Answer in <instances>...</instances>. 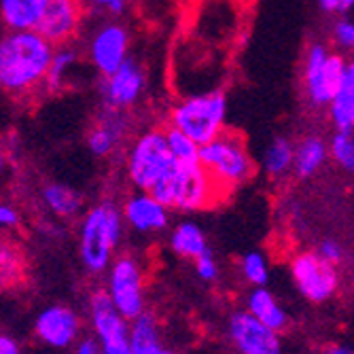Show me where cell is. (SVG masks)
Returning a JSON list of instances; mask_svg holds the SVG:
<instances>
[{
	"mask_svg": "<svg viewBox=\"0 0 354 354\" xmlns=\"http://www.w3.org/2000/svg\"><path fill=\"white\" fill-rule=\"evenodd\" d=\"M53 55L55 45L41 32L7 30L0 39V85L13 98L45 89Z\"/></svg>",
	"mask_w": 354,
	"mask_h": 354,
	"instance_id": "1",
	"label": "cell"
},
{
	"mask_svg": "<svg viewBox=\"0 0 354 354\" xmlns=\"http://www.w3.org/2000/svg\"><path fill=\"white\" fill-rule=\"evenodd\" d=\"M123 212L111 202L93 206L81 221L79 254L87 272L100 274L113 266V252L123 236Z\"/></svg>",
	"mask_w": 354,
	"mask_h": 354,
	"instance_id": "2",
	"label": "cell"
},
{
	"mask_svg": "<svg viewBox=\"0 0 354 354\" xmlns=\"http://www.w3.org/2000/svg\"><path fill=\"white\" fill-rule=\"evenodd\" d=\"M227 98L221 89L187 95L170 111V125L191 136L200 147L225 132Z\"/></svg>",
	"mask_w": 354,
	"mask_h": 354,
	"instance_id": "3",
	"label": "cell"
},
{
	"mask_svg": "<svg viewBox=\"0 0 354 354\" xmlns=\"http://www.w3.org/2000/svg\"><path fill=\"white\" fill-rule=\"evenodd\" d=\"M221 191L223 189L214 183V178L208 174V170L202 164H191V166L176 164V168L151 193L168 208L193 212L216 204Z\"/></svg>",
	"mask_w": 354,
	"mask_h": 354,
	"instance_id": "4",
	"label": "cell"
},
{
	"mask_svg": "<svg viewBox=\"0 0 354 354\" xmlns=\"http://www.w3.org/2000/svg\"><path fill=\"white\" fill-rule=\"evenodd\" d=\"M200 164L223 191H232L254 174V162L240 134L225 130L214 140L202 145Z\"/></svg>",
	"mask_w": 354,
	"mask_h": 354,
	"instance_id": "5",
	"label": "cell"
},
{
	"mask_svg": "<svg viewBox=\"0 0 354 354\" xmlns=\"http://www.w3.org/2000/svg\"><path fill=\"white\" fill-rule=\"evenodd\" d=\"M176 162L172 157L166 130L142 132L127 151L125 172L138 191H153L172 170Z\"/></svg>",
	"mask_w": 354,
	"mask_h": 354,
	"instance_id": "6",
	"label": "cell"
},
{
	"mask_svg": "<svg viewBox=\"0 0 354 354\" xmlns=\"http://www.w3.org/2000/svg\"><path fill=\"white\" fill-rule=\"evenodd\" d=\"M346 68L348 62L339 53H331L323 43H314L308 49L304 64V85L312 106L329 109L344 83Z\"/></svg>",
	"mask_w": 354,
	"mask_h": 354,
	"instance_id": "7",
	"label": "cell"
},
{
	"mask_svg": "<svg viewBox=\"0 0 354 354\" xmlns=\"http://www.w3.org/2000/svg\"><path fill=\"white\" fill-rule=\"evenodd\" d=\"M89 318L102 354H132L130 320L115 308L106 291L93 293L89 301Z\"/></svg>",
	"mask_w": 354,
	"mask_h": 354,
	"instance_id": "8",
	"label": "cell"
},
{
	"mask_svg": "<svg viewBox=\"0 0 354 354\" xmlns=\"http://www.w3.org/2000/svg\"><path fill=\"white\" fill-rule=\"evenodd\" d=\"M106 293L115 308L130 320L145 314V278L140 263L130 254H123L111 266Z\"/></svg>",
	"mask_w": 354,
	"mask_h": 354,
	"instance_id": "9",
	"label": "cell"
},
{
	"mask_svg": "<svg viewBox=\"0 0 354 354\" xmlns=\"http://www.w3.org/2000/svg\"><path fill=\"white\" fill-rule=\"evenodd\" d=\"M87 55L91 66L102 77L113 75L130 59V32L119 21H104L93 30Z\"/></svg>",
	"mask_w": 354,
	"mask_h": 354,
	"instance_id": "10",
	"label": "cell"
},
{
	"mask_svg": "<svg viewBox=\"0 0 354 354\" xmlns=\"http://www.w3.org/2000/svg\"><path fill=\"white\" fill-rule=\"evenodd\" d=\"M291 274L299 293L314 304L327 301L337 288L335 268L327 263L318 252L297 254L291 263Z\"/></svg>",
	"mask_w": 354,
	"mask_h": 354,
	"instance_id": "11",
	"label": "cell"
},
{
	"mask_svg": "<svg viewBox=\"0 0 354 354\" xmlns=\"http://www.w3.org/2000/svg\"><path fill=\"white\" fill-rule=\"evenodd\" d=\"M147 89V75L136 59H127L121 68L113 75L104 77L102 83V102L104 109L113 111H127L138 104Z\"/></svg>",
	"mask_w": 354,
	"mask_h": 354,
	"instance_id": "12",
	"label": "cell"
},
{
	"mask_svg": "<svg viewBox=\"0 0 354 354\" xmlns=\"http://www.w3.org/2000/svg\"><path fill=\"white\" fill-rule=\"evenodd\" d=\"M85 11V0H49L37 26V32L55 47L73 45L77 39Z\"/></svg>",
	"mask_w": 354,
	"mask_h": 354,
	"instance_id": "13",
	"label": "cell"
},
{
	"mask_svg": "<svg viewBox=\"0 0 354 354\" xmlns=\"http://www.w3.org/2000/svg\"><path fill=\"white\" fill-rule=\"evenodd\" d=\"M227 331L240 354H282L278 331L257 320L248 310L230 318Z\"/></svg>",
	"mask_w": 354,
	"mask_h": 354,
	"instance_id": "14",
	"label": "cell"
},
{
	"mask_svg": "<svg viewBox=\"0 0 354 354\" xmlns=\"http://www.w3.org/2000/svg\"><path fill=\"white\" fill-rule=\"evenodd\" d=\"M79 316L68 306H49L45 308L35 323L39 339L51 348H68L79 337Z\"/></svg>",
	"mask_w": 354,
	"mask_h": 354,
	"instance_id": "15",
	"label": "cell"
},
{
	"mask_svg": "<svg viewBox=\"0 0 354 354\" xmlns=\"http://www.w3.org/2000/svg\"><path fill=\"white\" fill-rule=\"evenodd\" d=\"M168 206L159 202L151 191H138L123 204V218L140 234L162 232L168 225Z\"/></svg>",
	"mask_w": 354,
	"mask_h": 354,
	"instance_id": "16",
	"label": "cell"
},
{
	"mask_svg": "<svg viewBox=\"0 0 354 354\" xmlns=\"http://www.w3.org/2000/svg\"><path fill=\"white\" fill-rule=\"evenodd\" d=\"M125 134H127L125 111L104 109L98 123H95L87 134V147L93 155L106 157L119 147Z\"/></svg>",
	"mask_w": 354,
	"mask_h": 354,
	"instance_id": "17",
	"label": "cell"
},
{
	"mask_svg": "<svg viewBox=\"0 0 354 354\" xmlns=\"http://www.w3.org/2000/svg\"><path fill=\"white\" fill-rule=\"evenodd\" d=\"M49 0H0V17L7 30H37Z\"/></svg>",
	"mask_w": 354,
	"mask_h": 354,
	"instance_id": "18",
	"label": "cell"
},
{
	"mask_svg": "<svg viewBox=\"0 0 354 354\" xmlns=\"http://www.w3.org/2000/svg\"><path fill=\"white\" fill-rule=\"evenodd\" d=\"M246 310L257 318L261 320L263 325L282 331L288 323V316L284 312V308L278 304V299L268 291L266 286H257L254 291L248 295L246 299Z\"/></svg>",
	"mask_w": 354,
	"mask_h": 354,
	"instance_id": "19",
	"label": "cell"
},
{
	"mask_svg": "<svg viewBox=\"0 0 354 354\" xmlns=\"http://www.w3.org/2000/svg\"><path fill=\"white\" fill-rule=\"evenodd\" d=\"M329 115L335 125V130L354 132V59L348 62L344 83L329 104Z\"/></svg>",
	"mask_w": 354,
	"mask_h": 354,
	"instance_id": "20",
	"label": "cell"
},
{
	"mask_svg": "<svg viewBox=\"0 0 354 354\" xmlns=\"http://www.w3.org/2000/svg\"><path fill=\"white\" fill-rule=\"evenodd\" d=\"M79 64H81V55H79L77 47H73V45L55 47V55H53L51 68H49V75L45 81V91L55 93V91L66 89L73 75L79 68Z\"/></svg>",
	"mask_w": 354,
	"mask_h": 354,
	"instance_id": "21",
	"label": "cell"
},
{
	"mask_svg": "<svg viewBox=\"0 0 354 354\" xmlns=\"http://www.w3.org/2000/svg\"><path fill=\"white\" fill-rule=\"evenodd\" d=\"M329 145L318 138V136H308L299 145H295V166L293 172L299 178H310L314 176L320 168L325 166L329 157Z\"/></svg>",
	"mask_w": 354,
	"mask_h": 354,
	"instance_id": "22",
	"label": "cell"
},
{
	"mask_svg": "<svg viewBox=\"0 0 354 354\" xmlns=\"http://www.w3.org/2000/svg\"><path fill=\"white\" fill-rule=\"evenodd\" d=\"M45 206L59 218H73L81 212L83 198L81 193L64 183H49L43 187Z\"/></svg>",
	"mask_w": 354,
	"mask_h": 354,
	"instance_id": "23",
	"label": "cell"
},
{
	"mask_svg": "<svg viewBox=\"0 0 354 354\" xmlns=\"http://www.w3.org/2000/svg\"><path fill=\"white\" fill-rule=\"evenodd\" d=\"M132 354H174L162 344L155 318L147 312L132 320Z\"/></svg>",
	"mask_w": 354,
	"mask_h": 354,
	"instance_id": "24",
	"label": "cell"
},
{
	"mask_svg": "<svg viewBox=\"0 0 354 354\" xmlns=\"http://www.w3.org/2000/svg\"><path fill=\"white\" fill-rule=\"evenodd\" d=\"M170 246L178 257H185V259H193V261L208 250L204 232L196 223H189V221L178 223L174 227V232L170 236Z\"/></svg>",
	"mask_w": 354,
	"mask_h": 354,
	"instance_id": "25",
	"label": "cell"
},
{
	"mask_svg": "<svg viewBox=\"0 0 354 354\" xmlns=\"http://www.w3.org/2000/svg\"><path fill=\"white\" fill-rule=\"evenodd\" d=\"M293 166H295V145L284 136L274 138L263 155L266 172L272 178H282L284 174L293 170Z\"/></svg>",
	"mask_w": 354,
	"mask_h": 354,
	"instance_id": "26",
	"label": "cell"
},
{
	"mask_svg": "<svg viewBox=\"0 0 354 354\" xmlns=\"http://www.w3.org/2000/svg\"><path fill=\"white\" fill-rule=\"evenodd\" d=\"M168 145L172 151V157L178 166H191V164H200V145L193 140L191 136L183 134L176 127H168Z\"/></svg>",
	"mask_w": 354,
	"mask_h": 354,
	"instance_id": "27",
	"label": "cell"
},
{
	"mask_svg": "<svg viewBox=\"0 0 354 354\" xmlns=\"http://www.w3.org/2000/svg\"><path fill=\"white\" fill-rule=\"evenodd\" d=\"M329 153L344 170L354 172V132L337 130L329 142Z\"/></svg>",
	"mask_w": 354,
	"mask_h": 354,
	"instance_id": "28",
	"label": "cell"
},
{
	"mask_svg": "<svg viewBox=\"0 0 354 354\" xmlns=\"http://www.w3.org/2000/svg\"><path fill=\"white\" fill-rule=\"evenodd\" d=\"M242 276L252 286H266L270 280V268L261 252H246L242 257Z\"/></svg>",
	"mask_w": 354,
	"mask_h": 354,
	"instance_id": "29",
	"label": "cell"
},
{
	"mask_svg": "<svg viewBox=\"0 0 354 354\" xmlns=\"http://www.w3.org/2000/svg\"><path fill=\"white\" fill-rule=\"evenodd\" d=\"M333 43L344 49V51H352L354 49V21L348 17H342L333 24Z\"/></svg>",
	"mask_w": 354,
	"mask_h": 354,
	"instance_id": "30",
	"label": "cell"
},
{
	"mask_svg": "<svg viewBox=\"0 0 354 354\" xmlns=\"http://www.w3.org/2000/svg\"><path fill=\"white\" fill-rule=\"evenodd\" d=\"M196 272L204 282H212V280L218 278V263L210 254V250H206L202 257H198V259H196Z\"/></svg>",
	"mask_w": 354,
	"mask_h": 354,
	"instance_id": "31",
	"label": "cell"
},
{
	"mask_svg": "<svg viewBox=\"0 0 354 354\" xmlns=\"http://www.w3.org/2000/svg\"><path fill=\"white\" fill-rule=\"evenodd\" d=\"M85 5L91 11H98L104 15H119L125 11L127 0H85Z\"/></svg>",
	"mask_w": 354,
	"mask_h": 354,
	"instance_id": "32",
	"label": "cell"
},
{
	"mask_svg": "<svg viewBox=\"0 0 354 354\" xmlns=\"http://www.w3.org/2000/svg\"><path fill=\"white\" fill-rule=\"evenodd\" d=\"M318 254L323 257L327 263L335 266V263L342 261V254L344 252H342V246L335 240H325V242H320V246H318Z\"/></svg>",
	"mask_w": 354,
	"mask_h": 354,
	"instance_id": "33",
	"label": "cell"
},
{
	"mask_svg": "<svg viewBox=\"0 0 354 354\" xmlns=\"http://www.w3.org/2000/svg\"><path fill=\"white\" fill-rule=\"evenodd\" d=\"M318 7L325 13H348L354 9V0H318Z\"/></svg>",
	"mask_w": 354,
	"mask_h": 354,
	"instance_id": "34",
	"label": "cell"
},
{
	"mask_svg": "<svg viewBox=\"0 0 354 354\" xmlns=\"http://www.w3.org/2000/svg\"><path fill=\"white\" fill-rule=\"evenodd\" d=\"M0 225H3V227H17V225H19V212L13 206L3 204V206H0Z\"/></svg>",
	"mask_w": 354,
	"mask_h": 354,
	"instance_id": "35",
	"label": "cell"
},
{
	"mask_svg": "<svg viewBox=\"0 0 354 354\" xmlns=\"http://www.w3.org/2000/svg\"><path fill=\"white\" fill-rule=\"evenodd\" d=\"M75 354H102V350H100V344L95 342V339H83L77 346V352Z\"/></svg>",
	"mask_w": 354,
	"mask_h": 354,
	"instance_id": "36",
	"label": "cell"
},
{
	"mask_svg": "<svg viewBox=\"0 0 354 354\" xmlns=\"http://www.w3.org/2000/svg\"><path fill=\"white\" fill-rule=\"evenodd\" d=\"M0 354H21V352H19V346L13 337L3 335L0 337Z\"/></svg>",
	"mask_w": 354,
	"mask_h": 354,
	"instance_id": "37",
	"label": "cell"
},
{
	"mask_svg": "<svg viewBox=\"0 0 354 354\" xmlns=\"http://www.w3.org/2000/svg\"><path fill=\"white\" fill-rule=\"evenodd\" d=\"M320 354H354V350H350L346 346H329V348H325Z\"/></svg>",
	"mask_w": 354,
	"mask_h": 354,
	"instance_id": "38",
	"label": "cell"
},
{
	"mask_svg": "<svg viewBox=\"0 0 354 354\" xmlns=\"http://www.w3.org/2000/svg\"><path fill=\"white\" fill-rule=\"evenodd\" d=\"M232 3H236V5H248V3H252V0H232Z\"/></svg>",
	"mask_w": 354,
	"mask_h": 354,
	"instance_id": "39",
	"label": "cell"
}]
</instances>
